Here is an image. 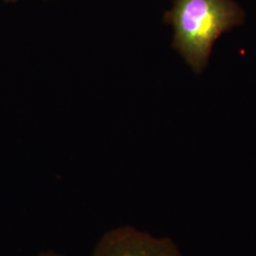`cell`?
Segmentation results:
<instances>
[{
	"label": "cell",
	"mask_w": 256,
	"mask_h": 256,
	"mask_svg": "<svg viewBox=\"0 0 256 256\" xmlns=\"http://www.w3.org/2000/svg\"><path fill=\"white\" fill-rule=\"evenodd\" d=\"M164 21L174 28L173 48L200 74L208 66L216 41L241 26L245 12L234 0H174Z\"/></svg>",
	"instance_id": "1"
},
{
	"label": "cell",
	"mask_w": 256,
	"mask_h": 256,
	"mask_svg": "<svg viewBox=\"0 0 256 256\" xmlns=\"http://www.w3.org/2000/svg\"><path fill=\"white\" fill-rule=\"evenodd\" d=\"M92 256H182L169 238H156L133 226L124 225L104 232Z\"/></svg>",
	"instance_id": "2"
},
{
	"label": "cell",
	"mask_w": 256,
	"mask_h": 256,
	"mask_svg": "<svg viewBox=\"0 0 256 256\" xmlns=\"http://www.w3.org/2000/svg\"><path fill=\"white\" fill-rule=\"evenodd\" d=\"M36 256H66L60 252H57L52 250H43L40 252Z\"/></svg>",
	"instance_id": "3"
},
{
	"label": "cell",
	"mask_w": 256,
	"mask_h": 256,
	"mask_svg": "<svg viewBox=\"0 0 256 256\" xmlns=\"http://www.w3.org/2000/svg\"><path fill=\"white\" fill-rule=\"evenodd\" d=\"M6 2H14V1H16V0H5Z\"/></svg>",
	"instance_id": "4"
}]
</instances>
